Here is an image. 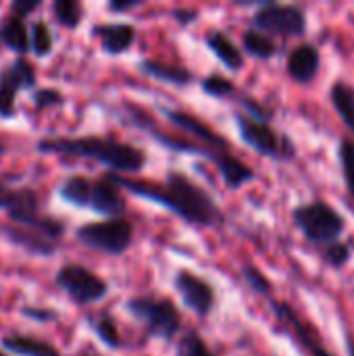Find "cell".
I'll return each mask as SVG.
<instances>
[{
	"label": "cell",
	"mask_w": 354,
	"mask_h": 356,
	"mask_svg": "<svg viewBox=\"0 0 354 356\" xmlns=\"http://www.w3.org/2000/svg\"><path fill=\"white\" fill-rule=\"evenodd\" d=\"M106 177L121 190L171 211L190 225L215 227L225 221L223 211L215 202V198L182 171H169L165 175V181L131 179L119 173H106Z\"/></svg>",
	"instance_id": "obj_1"
},
{
	"label": "cell",
	"mask_w": 354,
	"mask_h": 356,
	"mask_svg": "<svg viewBox=\"0 0 354 356\" xmlns=\"http://www.w3.org/2000/svg\"><path fill=\"white\" fill-rule=\"evenodd\" d=\"M35 148L46 154H65L75 159L96 161L111 169V173L127 175L138 173L146 167V152L134 144L102 138V136H79V138H42Z\"/></svg>",
	"instance_id": "obj_2"
},
{
	"label": "cell",
	"mask_w": 354,
	"mask_h": 356,
	"mask_svg": "<svg viewBox=\"0 0 354 356\" xmlns=\"http://www.w3.org/2000/svg\"><path fill=\"white\" fill-rule=\"evenodd\" d=\"M292 221L305 236V240L315 246H330L338 242L346 229V219L342 217V213L321 198L298 204L292 211Z\"/></svg>",
	"instance_id": "obj_3"
},
{
	"label": "cell",
	"mask_w": 354,
	"mask_h": 356,
	"mask_svg": "<svg viewBox=\"0 0 354 356\" xmlns=\"http://www.w3.org/2000/svg\"><path fill=\"white\" fill-rule=\"evenodd\" d=\"M125 311L144 325L146 334L156 340L171 342L182 332V313L171 298L134 296L125 302Z\"/></svg>",
	"instance_id": "obj_4"
},
{
	"label": "cell",
	"mask_w": 354,
	"mask_h": 356,
	"mask_svg": "<svg viewBox=\"0 0 354 356\" xmlns=\"http://www.w3.org/2000/svg\"><path fill=\"white\" fill-rule=\"evenodd\" d=\"M234 123L238 127L240 140L248 148H252L257 154H261L265 159H271V161H282V163H288V161L296 159L298 150H296L294 140L288 134L277 131L271 123L257 121V119H252V117H248L244 113H236Z\"/></svg>",
	"instance_id": "obj_5"
},
{
	"label": "cell",
	"mask_w": 354,
	"mask_h": 356,
	"mask_svg": "<svg viewBox=\"0 0 354 356\" xmlns=\"http://www.w3.org/2000/svg\"><path fill=\"white\" fill-rule=\"evenodd\" d=\"M250 25L257 31L280 38H303L309 29L307 10L298 4H280V2H261L252 13Z\"/></svg>",
	"instance_id": "obj_6"
},
{
	"label": "cell",
	"mask_w": 354,
	"mask_h": 356,
	"mask_svg": "<svg viewBox=\"0 0 354 356\" xmlns=\"http://www.w3.org/2000/svg\"><path fill=\"white\" fill-rule=\"evenodd\" d=\"M75 238L83 246H88L96 252H102L108 257H121L134 244V225H131V221H127L123 217L92 221V223L77 227Z\"/></svg>",
	"instance_id": "obj_7"
},
{
	"label": "cell",
	"mask_w": 354,
	"mask_h": 356,
	"mask_svg": "<svg viewBox=\"0 0 354 356\" xmlns=\"http://www.w3.org/2000/svg\"><path fill=\"white\" fill-rule=\"evenodd\" d=\"M54 284L79 307L96 305L108 294V284L79 263H67L54 273Z\"/></svg>",
	"instance_id": "obj_8"
},
{
	"label": "cell",
	"mask_w": 354,
	"mask_h": 356,
	"mask_svg": "<svg viewBox=\"0 0 354 356\" xmlns=\"http://www.w3.org/2000/svg\"><path fill=\"white\" fill-rule=\"evenodd\" d=\"M267 302H269L275 319L284 325V330L288 332V336L300 346V350L305 353V356H336L328 350V346L323 344L319 332L307 319H303L298 315V311L290 302L277 300L273 296Z\"/></svg>",
	"instance_id": "obj_9"
},
{
	"label": "cell",
	"mask_w": 354,
	"mask_h": 356,
	"mask_svg": "<svg viewBox=\"0 0 354 356\" xmlns=\"http://www.w3.org/2000/svg\"><path fill=\"white\" fill-rule=\"evenodd\" d=\"M173 286L188 311H192L196 317L207 319L215 307H217V292L213 284L188 269H179L173 275Z\"/></svg>",
	"instance_id": "obj_10"
},
{
	"label": "cell",
	"mask_w": 354,
	"mask_h": 356,
	"mask_svg": "<svg viewBox=\"0 0 354 356\" xmlns=\"http://www.w3.org/2000/svg\"><path fill=\"white\" fill-rule=\"evenodd\" d=\"M88 209L94 211L96 215H102L108 219H119L125 213L127 202H125L123 190L104 175L100 179H92Z\"/></svg>",
	"instance_id": "obj_11"
},
{
	"label": "cell",
	"mask_w": 354,
	"mask_h": 356,
	"mask_svg": "<svg viewBox=\"0 0 354 356\" xmlns=\"http://www.w3.org/2000/svg\"><path fill=\"white\" fill-rule=\"evenodd\" d=\"M161 113L169 119V123H173L179 131L190 134L194 138H198L204 146L213 148V150H225L230 152V142L219 136L215 129H211L204 121H200L196 115L186 113V111H177V108H165L161 106Z\"/></svg>",
	"instance_id": "obj_12"
},
{
	"label": "cell",
	"mask_w": 354,
	"mask_h": 356,
	"mask_svg": "<svg viewBox=\"0 0 354 356\" xmlns=\"http://www.w3.org/2000/svg\"><path fill=\"white\" fill-rule=\"evenodd\" d=\"M321 69V52L315 44L303 42L290 50L286 58V73L296 83H311Z\"/></svg>",
	"instance_id": "obj_13"
},
{
	"label": "cell",
	"mask_w": 354,
	"mask_h": 356,
	"mask_svg": "<svg viewBox=\"0 0 354 356\" xmlns=\"http://www.w3.org/2000/svg\"><path fill=\"white\" fill-rule=\"evenodd\" d=\"M92 35L100 42L102 52L119 56L134 46L138 31L131 23H98L92 27Z\"/></svg>",
	"instance_id": "obj_14"
},
{
	"label": "cell",
	"mask_w": 354,
	"mask_h": 356,
	"mask_svg": "<svg viewBox=\"0 0 354 356\" xmlns=\"http://www.w3.org/2000/svg\"><path fill=\"white\" fill-rule=\"evenodd\" d=\"M2 234L19 248H23L25 252L29 254H35V257H52L56 252V246L58 242L42 236L40 232H33V229H27V227H21V225H2Z\"/></svg>",
	"instance_id": "obj_15"
},
{
	"label": "cell",
	"mask_w": 354,
	"mask_h": 356,
	"mask_svg": "<svg viewBox=\"0 0 354 356\" xmlns=\"http://www.w3.org/2000/svg\"><path fill=\"white\" fill-rule=\"evenodd\" d=\"M204 44L225 69H230V71H242L244 69V52L225 31L211 29L204 38Z\"/></svg>",
	"instance_id": "obj_16"
},
{
	"label": "cell",
	"mask_w": 354,
	"mask_h": 356,
	"mask_svg": "<svg viewBox=\"0 0 354 356\" xmlns=\"http://www.w3.org/2000/svg\"><path fill=\"white\" fill-rule=\"evenodd\" d=\"M138 69L144 75H148V77H152L156 81L175 86V88H184V86H190L194 81V73L188 67L167 65V63H161V60H154V58H142L138 63Z\"/></svg>",
	"instance_id": "obj_17"
},
{
	"label": "cell",
	"mask_w": 354,
	"mask_h": 356,
	"mask_svg": "<svg viewBox=\"0 0 354 356\" xmlns=\"http://www.w3.org/2000/svg\"><path fill=\"white\" fill-rule=\"evenodd\" d=\"M2 350H8L10 355L21 356H61L56 346H52L46 340L25 336V334H10L0 340Z\"/></svg>",
	"instance_id": "obj_18"
},
{
	"label": "cell",
	"mask_w": 354,
	"mask_h": 356,
	"mask_svg": "<svg viewBox=\"0 0 354 356\" xmlns=\"http://www.w3.org/2000/svg\"><path fill=\"white\" fill-rule=\"evenodd\" d=\"M215 165H217V171H219L223 184L230 190H240L244 184H248V181H252L257 177V173L244 161L234 156L232 152H225Z\"/></svg>",
	"instance_id": "obj_19"
},
{
	"label": "cell",
	"mask_w": 354,
	"mask_h": 356,
	"mask_svg": "<svg viewBox=\"0 0 354 356\" xmlns=\"http://www.w3.org/2000/svg\"><path fill=\"white\" fill-rule=\"evenodd\" d=\"M0 44L8 50H13L15 54L23 56L27 52H31V44H29V31L23 23V19L8 15L2 23H0Z\"/></svg>",
	"instance_id": "obj_20"
},
{
	"label": "cell",
	"mask_w": 354,
	"mask_h": 356,
	"mask_svg": "<svg viewBox=\"0 0 354 356\" xmlns=\"http://www.w3.org/2000/svg\"><path fill=\"white\" fill-rule=\"evenodd\" d=\"M330 100L334 111L338 113V117L342 119V123L346 125V129L354 134V88L344 81V79H336L330 88Z\"/></svg>",
	"instance_id": "obj_21"
},
{
	"label": "cell",
	"mask_w": 354,
	"mask_h": 356,
	"mask_svg": "<svg viewBox=\"0 0 354 356\" xmlns=\"http://www.w3.org/2000/svg\"><path fill=\"white\" fill-rule=\"evenodd\" d=\"M280 46L277 42L263 33V31H257V29H246L242 33V52L252 56V58H259V60H269L277 54Z\"/></svg>",
	"instance_id": "obj_22"
},
{
	"label": "cell",
	"mask_w": 354,
	"mask_h": 356,
	"mask_svg": "<svg viewBox=\"0 0 354 356\" xmlns=\"http://www.w3.org/2000/svg\"><path fill=\"white\" fill-rule=\"evenodd\" d=\"M90 186L92 179L83 177V175H71L67 179H63V184L58 186V196L63 202L77 207V209H88V196H90Z\"/></svg>",
	"instance_id": "obj_23"
},
{
	"label": "cell",
	"mask_w": 354,
	"mask_h": 356,
	"mask_svg": "<svg viewBox=\"0 0 354 356\" xmlns=\"http://www.w3.org/2000/svg\"><path fill=\"white\" fill-rule=\"evenodd\" d=\"M88 325L90 330L96 334V338L111 350L121 348V336H119V325L115 321L113 315L108 313H100V315H90L88 317Z\"/></svg>",
	"instance_id": "obj_24"
},
{
	"label": "cell",
	"mask_w": 354,
	"mask_h": 356,
	"mask_svg": "<svg viewBox=\"0 0 354 356\" xmlns=\"http://www.w3.org/2000/svg\"><path fill=\"white\" fill-rule=\"evenodd\" d=\"M23 88H21L19 79L15 77L10 67H6L0 73V117L2 119H13L15 117V113H17L15 102H17V94Z\"/></svg>",
	"instance_id": "obj_25"
},
{
	"label": "cell",
	"mask_w": 354,
	"mask_h": 356,
	"mask_svg": "<svg viewBox=\"0 0 354 356\" xmlns=\"http://www.w3.org/2000/svg\"><path fill=\"white\" fill-rule=\"evenodd\" d=\"M52 17L65 29H77L83 21V4L77 0H54Z\"/></svg>",
	"instance_id": "obj_26"
},
{
	"label": "cell",
	"mask_w": 354,
	"mask_h": 356,
	"mask_svg": "<svg viewBox=\"0 0 354 356\" xmlns=\"http://www.w3.org/2000/svg\"><path fill=\"white\" fill-rule=\"evenodd\" d=\"M29 44H31V54L38 58H46L50 56L52 48H54V38L52 31L48 27V23L44 19H38L31 23L29 27Z\"/></svg>",
	"instance_id": "obj_27"
},
{
	"label": "cell",
	"mask_w": 354,
	"mask_h": 356,
	"mask_svg": "<svg viewBox=\"0 0 354 356\" xmlns=\"http://www.w3.org/2000/svg\"><path fill=\"white\" fill-rule=\"evenodd\" d=\"M200 88H202V92H204L207 96L217 98V100L230 98V96H234V94L238 92V90H236V83H234L230 77L221 75V73H209L207 77H202Z\"/></svg>",
	"instance_id": "obj_28"
},
{
	"label": "cell",
	"mask_w": 354,
	"mask_h": 356,
	"mask_svg": "<svg viewBox=\"0 0 354 356\" xmlns=\"http://www.w3.org/2000/svg\"><path fill=\"white\" fill-rule=\"evenodd\" d=\"M242 277H244L246 286H248L255 294H259V296H263V298H267V300L273 296V284H271V280H269L257 265L246 263V265L242 267Z\"/></svg>",
	"instance_id": "obj_29"
},
{
	"label": "cell",
	"mask_w": 354,
	"mask_h": 356,
	"mask_svg": "<svg viewBox=\"0 0 354 356\" xmlns=\"http://www.w3.org/2000/svg\"><path fill=\"white\" fill-rule=\"evenodd\" d=\"M175 356H219L215 355L209 344L204 342V338L196 332V330H190L186 332L179 342H177V348H175Z\"/></svg>",
	"instance_id": "obj_30"
},
{
	"label": "cell",
	"mask_w": 354,
	"mask_h": 356,
	"mask_svg": "<svg viewBox=\"0 0 354 356\" xmlns=\"http://www.w3.org/2000/svg\"><path fill=\"white\" fill-rule=\"evenodd\" d=\"M338 161L342 167V177L346 184V192L354 198V140L342 138L338 144Z\"/></svg>",
	"instance_id": "obj_31"
},
{
	"label": "cell",
	"mask_w": 354,
	"mask_h": 356,
	"mask_svg": "<svg viewBox=\"0 0 354 356\" xmlns=\"http://www.w3.org/2000/svg\"><path fill=\"white\" fill-rule=\"evenodd\" d=\"M321 259H323L325 265H330L334 269H342L353 259V250H351V246L346 242L338 240V242H334L330 246H323Z\"/></svg>",
	"instance_id": "obj_32"
},
{
	"label": "cell",
	"mask_w": 354,
	"mask_h": 356,
	"mask_svg": "<svg viewBox=\"0 0 354 356\" xmlns=\"http://www.w3.org/2000/svg\"><path fill=\"white\" fill-rule=\"evenodd\" d=\"M8 67H10V71L15 73V77L19 79V83H21V88H23V90H33V88H35L38 75H35L33 65H31L27 58L17 56Z\"/></svg>",
	"instance_id": "obj_33"
},
{
	"label": "cell",
	"mask_w": 354,
	"mask_h": 356,
	"mask_svg": "<svg viewBox=\"0 0 354 356\" xmlns=\"http://www.w3.org/2000/svg\"><path fill=\"white\" fill-rule=\"evenodd\" d=\"M238 102H240V106H242V113H244V115H248V117H252V119H257V121L271 123V119H273V115H275L271 106H267V104L259 102L257 98L242 96Z\"/></svg>",
	"instance_id": "obj_34"
},
{
	"label": "cell",
	"mask_w": 354,
	"mask_h": 356,
	"mask_svg": "<svg viewBox=\"0 0 354 356\" xmlns=\"http://www.w3.org/2000/svg\"><path fill=\"white\" fill-rule=\"evenodd\" d=\"M31 100H33V106L38 111L42 108H52V106H61L63 104V94L54 88H40L31 94Z\"/></svg>",
	"instance_id": "obj_35"
},
{
	"label": "cell",
	"mask_w": 354,
	"mask_h": 356,
	"mask_svg": "<svg viewBox=\"0 0 354 356\" xmlns=\"http://www.w3.org/2000/svg\"><path fill=\"white\" fill-rule=\"evenodd\" d=\"M21 315L25 319H31V321H38V323H52L58 319V313L54 309H44V307H21Z\"/></svg>",
	"instance_id": "obj_36"
},
{
	"label": "cell",
	"mask_w": 354,
	"mask_h": 356,
	"mask_svg": "<svg viewBox=\"0 0 354 356\" xmlns=\"http://www.w3.org/2000/svg\"><path fill=\"white\" fill-rule=\"evenodd\" d=\"M40 6H42V0H15L10 4V15H15L19 19H25L31 13H35Z\"/></svg>",
	"instance_id": "obj_37"
},
{
	"label": "cell",
	"mask_w": 354,
	"mask_h": 356,
	"mask_svg": "<svg viewBox=\"0 0 354 356\" xmlns=\"http://www.w3.org/2000/svg\"><path fill=\"white\" fill-rule=\"evenodd\" d=\"M136 6H142V0H113V2H108L111 13H127Z\"/></svg>",
	"instance_id": "obj_38"
},
{
	"label": "cell",
	"mask_w": 354,
	"mask_h": 356,
	"mask_svg": "<svg viewBox=\"0 0 354 356\" xmlns=\"http://www.w3.org/2000/svg\"><path fill=\"white\" fill-rule=\"evenodd\" d=\"M171 15L182 25H190V23H194L198 19V10H188V8H175Z\"/></svg>",
	"instance_id": "obj_39"
},
{
	"label": "cell",
	"mask_w": 354,
	"mask_h": 356,
	"mask_svg": "<svg viewBox=\"0 0 354 356\" xmlns=\"http://www.w3.org/2000/svg\"><path fill=\"white\" fill-rule=\"evenodd\" d=\"M15 190H17V188H10V186H6V184L0 179V209H2V211H6V209L10 207V200H13V196H15Z\"/></svg>",
	"instance_id": "obj_40"
},
{
	"label": "cell",
	"mask_w": 354,
	"mask_h": 356,
	"mask_svg": "<svg viewBox=\"0 0 354 356\" xmlns=\"http://www.w3.org/2000/svg\"><path fill=\"white\" fill-rule=\"evenodd\" d=\"M344 342H346V350H348V356H354V338L351 334L344 336Z\"/></svg>",
	"instance_id": "obj_41"
},
{
	"label": "cell",
	"mask_w": 354,
	"mask_h": 356,
	"mask_svg": "<svg viewBox=\"0 0 354 356\" xmlns=\"http://www.w3.org/2000/svg\"><path fill=\"white\" fill-rule=\"evenodd\" d=\"M77 356H100V355H94V353H81V355Z\"/></svg>",
	"instance_id": "obj_42"
},
{
	"label": "cell",
	"mask_w": 354,
	"mask_h": 356,
	"mask_svg": "<svg viewBox=\"0 0 354 356\" xmlns=\"http://www.w3.org/2000/svg\"><path fill=\"white\" fill-rule=\"evenodd\" d=\"M4 152H6V148H4V146H2V144H0V156H2V154H4Z\"/></svg>",
	"instance_id": "obj_43"
},
{
	"label": "cell",
	"mask_w": 354,
	"mask_h": 356,
	"mask_svg": "<svg viewBox=\"0 0 354 356\" xmlns=\"http://www.w3.org/2000/svg\"><path fill=\"white\" fill-rule=\"evenodd\" d=\"M0 356H8V355H6V353H4V350H0Z\"/></svg>",
	"instance_id": "obj_44"
}]
</instances>
